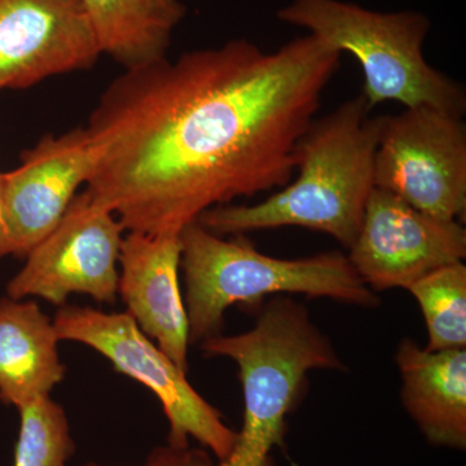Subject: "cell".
Returning <instances> with one entry per match:
<instances>
[{
    "instance_id": "cell-13",
    "label": "cell",
    "mask_w": 466,
    "mask_h": 466,
    "mask_svg": "<svg viewBox=\"0 0 466 466\" xmlns=\"http://www.w3.org/2000/svg\"><path fill=\"white\" fill-rule=\"evenodd\" d=\"M401 403L434 447L466 449V350L431 351L412 339L395 354Z\"/></svg>"
},
{
    "instance_id": "cell-9",
    "label": "cell",
    "mask_w": 466,
    "mask_h": 466,
    "mask_svg": "<svg viewBox=\"0 0 466 466\" xmlns=\"http://www.w3.org/2000/svg\"><path fill=\"white\" fill-rule=\"evenodd\" d=\"M349 259L370 289H408L420 279L466 257L458 220L426 216L391 193L373 188Z\"/></svg>"
},
{
    "instance_id": "cell-17",
    "label": "cell",
    "mask_w": 466,
    "mask_h": 466,
    "mask_svg": "<svg viewBox=\"0 0 466 466\" xmlns=\"http://www.w3.org/2000/svg\"><path fill=\"white\" fill-rule=\"evenodd\" d=\"M17 410L20 433L15 466H66L76 446L63 407L43 397Z\"/></svg>"
},
{
    "instance_id": "cell-11",
    "label": "cell",
    "mask_w": 466,
    "mask_h": 466,
    "mask_svg": "<svg viewBox=\"0 0 466 466\" xmlns=\"http://www.w3.org/2000/svg\"><path fill=\"white\" fill-rule=\"evenodd\" d=\"M101 55L81 0H0V90L90 69Z\"/></svg>"
},
{
    "instance_id": "cell-10",
    "label": "cell",
    "mask_w": 466,
    "mask_h": 466,
    "mask_svg": "<svg viewBox=\"0 0 466 466\" xmlns=\"http://www.w3.org/2000/svg\"><path fill=\"white\" fill-rule=\"evenodd\" d=\"M86 128L43 137L0 177V259L27 256L57 226L94 168Z\"/></svg>"
},
{
    "instance_id": "cell-14",
    "label": "cell",
    "mask_w": 466,
    "mask_h": 466,
    "mask_svg": "<svg viewBox=\"0 0 466 466\" xmlns=\"http://www.w3.org/2000/svg\"><path fill=\"white\" fill-rule=\"evenodd\" d=\"M54 323L35 302L0 300V400L20 408L66 377Z\"/></svg>"
},
{
    "instance_id": "cell-6",
    "label": "cell",
    "mask_w": 466,
    "mask_h": 466,
    "mask_svg": "<svg viewBox=\"0 0 466 466\" xmlns=\"http://www.w3.org/2000/svg\"><path fill=\"white\" fill-rule=\"evenodd\" d=\"M52 323L60 341L84 343L96 350L116 370L143 383L158 398L170 426L168 446L186 450L193 438L210 450L218 461L228 458L238 431L193 389L187 372L147 339L128 312L106 314L92 308L66 306Z\"/></svg>"
},
{
    "instance_id": "cell-18",
    "label": "cell",
    "mask_w": 466,
    "mask_h": 466,
    "mask_svg": "<svg viewBox=\"0 0 466 466\" xmlns=\"http://www.w3.org/2000/svg\"><path fill=\"white\" fill-rule=\"evenodd\" d=\"M192 451L175 450L173 447H159L150 453L143 466H189L191 464ZM85 466H101L90 464Z\"/></svg>"
},
{
    "instance_id": "cell-7",
    "label": "cell",
    "mask_w": 466,
    "mask_h": 466,
    "mask_svg": "<svg viewBox=\"0 0 466 466\" xmlns=\"http://www.w3.org/2000/svg\"><path fill=\"white\" fill-rule=\"evenodd\" d=\"M375 188L426 216L464 220L466 127L462 116L431 108L382 116L373 168Z\"/></svg>"
},
{
    "instance_id": "cell-3",
    "label": "cell",
    "mask_w": 466,
    "mask_h": 466,
    "mask_svg": "<svg viewBox=\"0 0 466 466\" xmlns=\"http://www.w3.org/2000/svg\"><path fill=\"white\" fill-rule=\"evenodd\" d=\"M210 357L232 359L244 394V422L228 458L211 462L192 451L189 466H271L272 451L284 447L287 416L296 406L309 370H346L330 339L308 309L288 296L262 306L248 332L205 339Z\"/></svg>"
},
{
    "instance_id": "cell-2",
    "label": "cell",
    "mask_w": 466,
    "mask_h": 466,
    "mask_svg": "<svg viewBox=\"0 0 466 466\" xmlns=\"http://www.w3.org/2000/svg\"><path fill=\"white\" fill-rule=\"evenodd\" d=\"M370 110L360 95L315 119L300 140L293 183L258 204L210 208L198 222L219 236L300 227L327 233L350 249L375 188L382 116Z\"/></svg>"
},
{
    "instance_id": "cell-19",
    "label": "cell",
    "mask_w": 466,
    "mask_h": 466,
    "mask_svg": "<svg viewBox=\"0 0 466 466\" xmlns=\"http://www.w3.org/2000/svg\"><path fill=\"white\" fill-rule=\"evenodd\" d=\"M0 177H2V174H0Z\"/></svg>"
},
{
    "instance_id": "cell-1",
    "label": "cell",
    "mask_w": 466,
    "mask_h": 466,
    "mask_svg": "<svg viewBox=\"0 0 466 466\" xmlns=\"http://www.w3.org/2000/svg\"><path fill=\"white\" fill-rule=\"evenodd\" d=\"M341 52L308 34L247 39L126 70L86 130V195L128 232L179 235L210 208L289 184Z\"/></svg>"
},
{
    "instance_id": "cell-12",
    "label": "cell",
    "mask_w": 466,
    "mask_h": 466,
    "mask_svg": "<svg viewBox=\"0 0 466 466\" xmlns=\"http://www.w3.org/2000/svg\"><path fill=\"white\" fill-rule=\"evenodd\" d=\"M179 235L128 232L119 253L118 293L144 334L188 370L189 325L179 287Z\"/></svg>"
},
{
    "instance_id": "cell-4",
    "label": "cell",
    "mask_w": 466,
    "mask_h": 466,
    "mask_svg": "<svg viewBox=\"0 0 466 466\" xmlns=\"http://www.w3.org/2000/svg\"><path fill=\"white\" fill-rule=\"evenodd\" d=\"M180 242L189 343L220 334L229 306H254L274 294L321 297L360 308L380 305V297L341 251L276 258L260 253L240 235L225 240L198 222L183 228Z\"/></svg>"
},
{
    "instance_id": "cell-16",
    "label": "cell",
    "mask_w": 466,
    "mask_h": 466,
    "mask_svg": "<svg viewBox=\"0 0 466 466\" xmlns=\"http://www.w3.org/2000/svg\"><path fill=\"white\" fill-rule=\"evenodd\" d=\"M424 315L431 351L465 349L466 267H441L408 287Z\"/></svg>"
},
{
    "instance_id": "cell-15",
    "label": "cell",
    "mask_w": 466,
    "mask_h": 466,
    "mask_svg": "<svg viewBox=\"0 0 466 466\" xmlns=\"http://www.w3.org/2000/svg\"><path fill=\"white\" fill-rule=\"evenodd\" d=\"M101 54L126 70L167 58L187 8L180 0H81Z\"/></svg>"
},
{
    "instance_id": "cell-5",
    "label": "cell",
    "mask_w": 466,
    "mask_h": 466,
    "mask_svg": "<svg viewBox=\"0 0 466 466\" xmlns=\"http://www.w3.org/2000/svg\"><path fill=\"white\" fill-rule=\"evenodd\" d=\"M278 18L357 58L364 76L361 95L370 109L397 101L406 108L464 116V88L424 56L431 32V21L424 15L382 14L342 0H290L279 9Z\"/></svg>"
},
{
    "instance_id": "cell-8",
    "label": "cell",
    "mask_w": 466,
    "mask_h": 466,
    "mask_svg": "<svg viewBox=\"0 0 466 466\" xmlns=\"http://www.w3.org/2000/svg\"><path fill=\"white\" fill-rule=\"evenodd\" d=\"M124 231L115 214L94 204L86 192L79 193L9 281V299L38 297L63 305L70 294L81 293L99 302H115Z\"/></svg>"
}]
</instances>
